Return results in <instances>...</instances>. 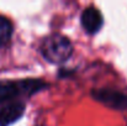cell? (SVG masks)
<instances>
[{
    "instance_id": "cell-1",
    "label": "cell",
    "mask_w": 127,
    "mask_h": 126,
    "mask_svg": "<svg viewBox=\"0 0 127 126\" xmlns=\"http://www.w3.org/2000/svg\"><path fill=\"white\" fill-rule=\"evenodd\" d=\"M41 53L46 61L53 64L65 62L73 53V44L63 35H51L41 44Z\"/></svg>"
},
{
    "instance_id": "cell-2",
    "label": "cell",
    "mask_w": 127,
    "mask_h": 126,
    "mask_svg": "<svg viewBox=\"0 0 127 126\" xmlns=\"http://www.w3.org/2000/svg\"><path fill=\"white\" fill-rule=\"evenodd\" d=\"M47 84L38 79H24L19 82L0 83V103L12 100L20 95H32L42 90Z\"/></svg>"
},
{
    "instance_id": "cell-3",
    "label": "cell",
    "mask_w": 127,
    "mask_h": 126,
    "mask_svg": "<svg viewBox=\"0 0 127 126\" xmlns=\"http://www.w3.org/2000/svg\"><path fill=\"white\" fill-rule=\"evenodd\" d=\"M91 96L111 108V109H116V110H127V94L115 90V89H107V88H102V89H95L91 91Z\"/></svg>"
},
{
    "instance_id": "cell-4",
    "label": "cell",
    "mask_w": 127,
    "mask_h": 126,
    "mask_svg": "<svg viewBox=\"0 0 127 126\" xmlns=\"http://www.w3.org/2000/svg\"><path fill=\"white\" fill-rule=\"evenodd\" d=\"M25 113V104L21 101H11L0 109V126H9L16 123Z\"/></svg>"
},
{
    "instance_id": "cell-5",
    "label": "cell",
    "mask_w": 127,
    "mask_h": 126,
    "mask_svg": "<svg viewBox=\"0 0 127 126\" xmlns=\"http://www.w3.org/2000/svg\"><path fill=\"white\" fill-rule=\"evenodd\" d=\"M102 24H104L102 15L95 6H89L83 11L82 25L88 34H90V35L96 34L102 27Z\"/></svg>"
},
{
    "instance_id": "cell-6",
    "label": "cell",
    "mask_w": 127,
    "mask_h": 126,
    "mask_svg": "<svg viewBox=\"0 0 127 126\" xmlns=\"http://www.w3.org/2000/svg\"><path fill=\"white\" fill-rule=\"evenodd\" d=\"M11 35H12V25H11V22L6 17L0 16V47L6 44L7 42L10 41Z\"/></svg>"
}]
</instances>
